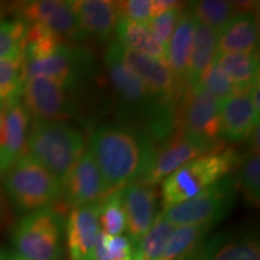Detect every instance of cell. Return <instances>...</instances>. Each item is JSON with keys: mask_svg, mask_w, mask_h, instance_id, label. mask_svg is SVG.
<instances>
[{"mask_svg": "<svg viewBox=\"0 0 260 260\" xmlns=\"http://www.w3.org/2000/svg\"><path fill=\"white\" fill-rule=\"evenodd\" d=\"M236 186L242 190L246 199L258 206L260 199V159L256 154H247L242 159Z\"/></svg>", "mask_w": 260, "mask_h": 260, "instance_id": "1f68e13d", "label": "cell"}, {"mask_svg": "<svg viewBox=\"0 0 260 260\" xmlns=\"http://www.w3.org/2000/svg\"><path fill=\"white\" fill-rule=\"evenodd\" d=\"M259 117L248 92H237L220 103L219 138L232 142L247 140L259 125Z\"/></svg>", "mask_w": 260, "mask_h": 260, "instance_id": "ac0fdd59", "label": "cell"}, {"mask_svg": "<svg viewBox=\"0 0 260 260\" xmlns=\"http://www.w3.org/2000/svg\"><path fill=\"white\" fill-rule=\"evenodd\" d=\"M159 260H160V259H159Z\"/></svg>", "mask_w": 260, "mask_h": 260, "instance_id": "60d3db41", "label": "cell"}, {"mask_svg": "<svg viewBox=\"0 0 260 260\" xmlns=\"http://www.w3.org/2000/svg\"><path fill=\"white\" fill-rule=\"evenodd\" d=\"M236 177L226 175L191 199L162 210L164 218L174 226L209 225L225 218L235 203Z\"/></svg>", "mask_w": 260, "mask_h": 260, "instance_id": "52a82bcc", "label": "cell"}, {"mask_svg": "<svg viewBox=\"0 0 260 260\" xmlns=\"http://www.w3.org/2000/svg\"><path fill=\"white\" fill-rule=\"evenodd\" d=\"M175 228L164 218L161 212L155 214L151 226L135 245L134 260L160 259Z\"/></svg>", "mask_w": 260, "mask_h": 260, "instance_id": "4316f807", "label": "cell"}, {"mask_svg": "<svg viewBox=\"0 0 260 260\" xmlns=\"http://www.w3.org/2000/svg\"><path fill=\"white\" fill-rule=\"evenodd\" d=\"M217 42H218V32L197 22L193 47H191L186 74L187 87L195 88L199 86L201 76L216 56Z\"/></svg>", "mask_w": 260, "mask_h": 260, "instance_id": "cb8c5ba5", "label": "cell"}, {"mask_svg": "<svg viewBox=\"0 0 260 260\" xmlns=\"http://www.w3.org/2000/svg\"><path fill=\"white\" fill-rule=\"evenodd\" d=\"M67 243L71 260H95L99 225V203L74 207L67 225Z\"/></svg>", "mask_w": 260, "mask_h": 260, "instance_id": "2e32d148", "label": "cell"}, {"mask_svg": "<svg viewBox=\"0 0 260 260\" xmlns=\"http://www.w3.org/2000/svg\"><path fill=\"white\" fill-rule=\"evenodd\" d=\"M89 147L111 193L139 181L153 153L151 139L113 124L98 128L90 136Z\"/></svg>", "mask_w": 260, "mask_h": 260, "instance_id": "6da1fadb", "label": "cell"}, {"mask_svg": "<svg viewBox=\"0 0 260 260\" xmlns=\"http://www.w3.org/2000/svg\"><path fill=\"white\" fill-rule=\"evenodd\" d=\"M63 217L50 207L25 216L14 230L17 253L27 260H59L63 254Z\"/></svg>", "mask_w": 260, "mask_h": 260, "instance_id": "5b68a950", "label": "cell"}, {"mask_svg": "<svg viewBox=\"0 0 260 260\" xmlns=\"http://www.w3.org/2000/svg\"><path fill=\"white\" fill-rule=\"evenodd\" d=\"M111 191L92 153L86 151L61 180V194L70 206L99 203Z\"/></svg>", "mask_w": 260, "mask_h": 260, "instance_id": "4fadbf2b", "label": "cell"}, {"mask_svg": "<svg viewBox=\"0 0 260 260\" xmlns=\"http://www.w3.org/2000/svg\"><path fill=\"white\" fill-rule=\"evenodd\" d=\"M5 189L18 207L28 211L47 209L61 195V182L29 154L8 172Z\"/></svg>", "mask_w": 260, "mask_h": 260, "instance_id": "8992f818", "label": "cell"}, {"mask_svg": "<svg viewBox=\"0 0 260 260\" xmlns=\"http://www.w3.org/2000/svg\"><path fill=\"white\" fill-rule=\"evenodd\" d=\"M105 65L110 82L119 100L129 111L147 119L149 135L165 140L175 124L174 107L158 102L132 68L117 56L112 42L105 53Z\"/></svg>", "mask_w": 260, "mask_h": 260, "instance_id": "7a4b0ae2", "label": "cell"}, {"mask_svg": "<svg viewBox=\"0 0 260 260\" xmlns=\"http://www.w3.org/2000/svg\"><path fill=\"white\" fill-rule=\"evenodd\" d=\"M28 24L21 19L0 22V60L24 56Z\"/></svg>", "mask_w": 260, "mask_h": 260, "instance_id": "4dcf8cb0", "label": "cell"}, {"mask_svg": "<svg viewBox=\"0 0 260 260\" xmlns=\"http://www.w3.org/2000/svg\"><path fill=\"white\" fill-rule=\"evenodd\" d=\"M25 80L24 56L0 60V103L6 106L18 100Z\"/></svg>", "mask_w": 260, "mask_h": 260, "instance_id": "f1b7e54d", "label": "cell"}, {"mask_svg": "<svg viewBox=\"0 0 260 260\" xmlns=\"http://www.w3.org/2000/svg\"><path fill=\"white\" fill-rule=\"evenodd\" d=\"M222 151H224V144L220 140L194 138L178 132L174 138L167 140L159 151L153 149L146 171L139 181L157 186L187 162Z\"/></svg>", "mask_w": 260, "mask_h": 260, "instance_id": "ba28073f", "label": "cell"}, {"mask_svg": "<svg viewBox=\"0 0 260 260\" xmlns=\"http://www.w3.org/2000/svg\"><path fill=\"white\" fill-rule=\"evenodd\" d=\"M84 148L82 134L65 123L35 119L29 128L28 154L60 182L82 157Z\"/></svg>", "mask_w": 260, "mask_h": 260, "instance_id": "3957f363", "label": "cell"}, {"mask_svg": "<svg viewBox=\"0 0 260 260\" xmlns=\"http://www.w3.org/2000/svg\"><path fill=\"white\" fill-rule=\"evenodd\" d=\"M199 87L212 94L220 103L239 92L233 81L226 76L214 60L201 76Z\"/></svg>", "mask_w": 260, "mask_h": 260, "instance_id": "d6a6232c", "label": "cell"}, {"mask_svg": "<svg viewBox=\"0 0 260 260\" xmlns=\"http://www.w3.org/2000/svg\"><path fill=\"white\" fill-rule=\"evenodd\" d=\"M119 18L129 19L138 23H148L153 18L152 0H126L116 2Z\"/></svg>", "mask_w": 260, "mask_h": 260, "instance_id": "e575fe53", "label": "cell"}, {"mask_svg": "<svg viewBox=\"0 0 260 260\" xmlns=\"http://www.w3.org/2000/svg\"><path fill=\"white\" fill-rule=\"evenodd\" d=\"M3 117H4V105H3V104L0 103V128H2Z\"/></svg>", "mask_w": 260, "mask_h": 260, "instance_id": "f35d334b", "label": "cell"}, {"mask_svg": "<svg viewBox=\"0 0 260 260\" xmlns=\"http://www.w3.org/2000/svg\"><path fill=\"white\" fill-rule=\"evenodd\" d=\"M181 9H174L170 10V11L162 12V14L155 16L148 22L147 25L151 29L153 37L157 39V41L161 46L167 47V45L170 41V39L174 34L175 28H176L178 19H180V16L182 14Z\"/></svg>", "mask_w": 260, "mask_h": 260, "instance_id": "836d02e7", "label": "cell"}, {"mask_svg": "<svg viewBox=\"0 0 260 260\" xmlns=\"http://www.w3.org/2000/svg\"><path fill=\"white\" fill-rule=\"evenodd\" d=\"M115 31V41L126 50L165 61V47L161 46L153 37L147 23H138L129 19L119 18Z\"/></svg>", "mask_w": 260, "mask_h": 260, "instance_id": "603a6c76", "label": "cell"}, {"mask_svg": "<svg viewBox=\"0 0 260 260\" xmlns=\"http://www.w3.org/2000/svg\"><path fill=\"white\" fill-rule=\"evenodd\" d=\"M83 37L105 40L115 30L119 19L116 2L110 0H74L70 2Z\"/></svg>", "mask_w": 260, "mask_h": 260, "instance_id": "d6986e66", "label": "cell"}, {"mask_svg": "<svg viewBox=\"0 0 260 260\" xmlns=\"http://www.w3.org/2000/svg\"><path fill=\"white\" fill-rule=\"evenodd\" d=\"M99 225L107 236L122 235L126 230L121 189L112 191L99 201Z\"/></svg>", "mask_w": 260, "mask_h": 260, "instance_id": "f546056e", "label": "cell"}, {"mask_svg": "<svg viewBox=\"0 0 260 260\" xmlns=\"http://www.w3.org/2000/svg\"><path fill=\"white\" fill-rule=\"evenodd\" d=\"M30 115L21 100L4 106L0 128V175L9 172L25 155Z\"/></svg>", "mask_w": 260, "mask_h": 260, "instance_id": "9a60e30c", "label": "cell"}, {"mask_svg": "<svg viewBox=\"0 0 260 260\" xmlns=\"http://www.w3.org/2000/svg\"><path fill=\"white\" fill-rule=\"evenodd\" d=\"M122 201L126 230L134 245L145 235L155 217L158 205L157 186L135 181L122 188Z\"/></svg>", "mask_w": 260, "mask_h": 260, "instance_id": "e0dca14e", "label": "cell"}, {"mask_svg": "<svg viewBox=\"0 0 260 260\" xmlns=\"http://www.w3.org/2000/svg\"><path fill=\"white\" fill-rule=\"evenodd\" d=\"M259 125L253 130V133L249 136V142H251V153L259 155V148H260V141H259Z\"/></svg>", "mask_w": 260, "mask_h": 260, "instance_id": "8d00e7d4", "label": "cell"}, {"mask_svg": "<svg viewBox=\"0 0 260 260\" xmlns=\"http://www.w3.org/2000/svg\"><path fill=\"white\" fill-rule=\"evenodd\" d=\"M209 225H182L175 228L160 260H187L189 259L209 233Z\"/></svg>", "mask_w": 260, "mask_h": 260, "instance_id": "484cf974", "label": "cell"}, {"mask_svg": "<svg viewBox=\"0 0 260 260\" xmlns=\"http://www.w3.org/2000/svg\"><path fill=\"white\" fill-rule=\"evenodd\" d=\"M71 89L45 77H28L23 86V105L37 121L64 123L73 117Z\"/></svg>", "mask_w": 260, "mask_h": 260, "instance_id": "7c38bea8", "label": "cell"}, {"mask_svg": "<svg viewBox=\"0 0 260 260\" xmlns=\"http://www.w3.org/2000/svg\"><path fill=\"white\" fill-rule=\"evenodd\" d=\"M17 19L28 25H40L64 42L84 39L70 2L63 0H32L14 5Z\"/></svg>", "mask_w": 260, "mask_h": 260, "instance_id": "8fae6325", "label": "cell"}, {"mask_svg": "<svg viewBox=\"0 0 260 260\" xmlns=\"http://www.w3.org/2000/svg\"><path fill=\"white\" fill-rule=\"evenodd\" d=\"M0 260H27L21 256L17 252L9 251V249H0Z\"/></svg>", "mask_w": 260, "mask_h": 260, "instance_id": "74e56055", "label": "cell"}, {"mask_svg": "<svg viewBox=\"0 0 260 260\" xmlns=\"http://www.w3.org/2000/svg\"><path fill=\"white\" fill-rule=\"evenodd\" d=\"M187 260H260L259 243L255 239H230L214 236Z\"/></svg>", "mask_w": 260, "mask_h": 260, "instance_id": "7402d4cb", "label": "cell"}, {"mask_svg": "<svg viewBox=\"0 0 260 260\" xmlns=\"http://www.w3.org/2000/svg\"><path fill=\"white\" fill-rule=\"evenodd\" d=\"M197 28V21L189 11H182L174 34L165 47V61L176 80L181 93L187 88L186 74Z\"/></svg>", "mask_w": 260, "mask_h": 260, "instance_id": "ffe728a7", "label": "cell"}, {"mask_svg": "<svg viewBox=\"0 0 260 260\" xmlns=\"http://www.w3.org/2000/svg\"><path fill=\"white\" fill-rule=\"evenodd\" d=\"M112 45L117 56L138 74L158 102L172 105L178 99L180 90L177 82L165 61L126 50L117 41H112Z\"/></svg>", "mask_w": 260, "mask_h": 260, "instance_id": "5bb4252c", "label": "cell"}, {"mask_svg": "<svg viewBox=\"0 0 260 260\" xmlns=\"http://www.w3.org/2000/svg\"><path fill=\"white\" fill-rule=\"evenodd\" d=\"M180 98L178 132L194 138L219 140V100L199 86L195 88L187 87Z\"/></svg>", "mask_w": 260, "mask_h": 260, "instance_id": "30bf717a", "label": "cell"}, {"mask_svg": "<svg viewBox=\"0 0 260 260\" xmlns=\"http://www.w3.org/2000/svg\"><path fill=\"white\" fill-rule=\"evenodd\" d=\"M189 12L198 23L220 31L234 16L239 14L235 3L224 0H203L190 3Z\"/></svg>", "mask_w": 260, "mask_h": 260, "instance_id": "83f0119b", "label": "cell"}, {"mask_svg": "<svg viewBox=\"0 0 260 260\" xmlns=\"http://www.w3.org/2000/svg\"><path fill=\"white\" fill-rule=\"evenodd\" d=\"M3 14H4V6L0 4V19H2L3 16H4Z\"/></svg>", "mask_w": 260, "mask_h": 260, "instance_id": "ab89813d", "label": "cell"}, {"mask_svg": "<svg viewBox=\"0 0 260 260\" xmlns=\"http://www.w3.org/2000/svg\"><path fill=\"white\" fill-rule=\"evenodd\" d=\"M183 8V3L175 2V0H152V10H153V17L162 14V12L170 11L174 9Z\"/></svg>", "mask_w": 260, "mask_h": 260, "instance_id": "d590c367", "label": "cell"}, {"mask_svg": "<svg viewBox=\"0 0 260 260\" xmlns=\"http://www.w3.org/2000/svg\"><path fill=\"white\" fill-rule=\"evenodd\" d=\"M228 77L233 81L239 92H248L249 88L259 81V54L258 53H218L214 56Z\"/></svg>", "mask_w": 260, "mask_h": 260, "instance_id": "d4e9b609", "label": "cell"}, {"mask_svg": "<svg viewBox=\"0 0 260 260\" xmlns=\"http://www.w3.org/2000/svg\"><path fill=\"white\" fill-rule=\"evenodd\" d=\"M239 160L233 149L204 155L172 172L162 181L161 203L164 210L197 197L201 191L225 177Z\"/></svg>", "mask_w": 260, "mask_h": 260, "instance_id": "277c9868", "label": "cell"}, {"mask_svg": "<svg viewBox=\"0 0 260 260\" xmlns=\"http://www.w3.org/2000/svg\"><path fill=\"white\" fill-rule=\"evenodd\" d=\"M259 27L255 12H239L218 31V53H258Z\"/></svg>", "mask_w": 260, "mask_h": 260, "instance_id": "44dd1931", "label": "cell"}, {"mask_svg": "<svg viewBox=\"0 0 260 260\" xmlns=\"http://www.w3.org/2000/svg\"><path fill=\"white\" fill-rule=\"evenodd\" d=\"M28 77H45L73 90L82 77L92 69L90 52L81 47L61 45L44 56L24 59Z\"/></svg>", "mask_w": 260, "mask_h": 260, "instance_id": "9c48e42d", "label": "cell"}]
</instances>
